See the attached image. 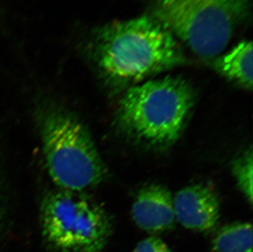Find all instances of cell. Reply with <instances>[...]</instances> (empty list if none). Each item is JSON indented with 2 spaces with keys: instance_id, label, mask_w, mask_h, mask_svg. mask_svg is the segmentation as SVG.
<instances>
[{
  "instance_id": "1",
  "label": "cell",
  "mask_w": 253,
  "mask_h": 252,
  "mask_svg": "<svg viewBox=\"0 0 253 252\" xmlns=\"http://www.w3.org/2000/svg\"><path fill=\"white\" fill-rule=\"evenodd\" d=\"M84 52L103 77L120 85L139 83L188 62L178 40L152 16L96 29Z\"/></svg>"
},
{
  "instance_id": "2",
  "label": "cell",
  "mask_w": 253,
  "mask_h": 252,
  "mask_svg": "<svg viewBox=\"0 0 253 252\" xmlns=\"http://www.w3.org/2000/svg\"><path fill=\"white\" fill-rule=\"evenodd\" d=\"M48 174L57 188L82 192L98 185L105 167L82 121L50 98L36 102L34 112Z\"/></svg>"
},
{
  "instance_id": "3",
  "label": "cell",
  "mask_w": 253,
  "mask_h": 252,
  "mask_svg": "<svg viewBox=\"0 0 253 252\" xmlns=\"http://www.w3.org/2000/svg\"><path fill=\"white\" fill-rule=\"evenodd\" d=\"M196 94L189 82L174 76L152 80L127 89L120 101V125L134 138L164 147L181 134Z\"/></svg>"
},
{
  "instance_id": "4",
  "label": "cell",
  "mask_w": 253,
  "mask_h": 252,
  "mask_svg": "<svg viewBox=\"0 0 253 252\" xmlns=\"http://www.w3.org/2000/svg\"><path fill=\"white\" fill-rule=\"evenodd\" d=\"M252 0H154L152 17L192 52L220 55L251 17Z\"/></svg>"
},
{
  "instance_id": "5",
  "label": "cell",
  "mask_w": 253,
  "mask_h": 252,
  "mask_svg": "<svg viewBox=\"0 0 253 252\" xmlns=\"http://www.w3.org/2000/svg\"><path fill=\"white\" fill-rule=\"evenodd\" d=\"M43 240L54 252H102L112 224L100 205L82 192L55 188L40 207Z\"/></svg>"
},
{
  "instance_id": "6",
  "label": "cell",
  "mask_w": 253,
  "mask_h": 252,
  "mask_svg": "<svg viewBox=\"0 0 253 252\" xmlns=\"http://www.w3.org/2000/svg\"><path fill=\"white\" fill-rule=\"evenodd\" d=\"M175 220L191 230H211L220 218V202L212 188L205 184L189 186L173 198Z\"/></svg>"
},
{
  "instance_id": "7",
  "label": "cell",
  "mask_w": 253,
  "mask_h": 252,
  "mask_svg": "<svg viewBox=\"0 0 253 252\" xmlns=\"http://www.w3.org/2000/svg\"><path fill=\"white\" fill-rule=\"evenodd\" d=\"M131 214L143 230L149 233L168 230L175 221L171 193L165 187L156 184L143 188L133 202Z\"/></svg>"
},
{
  "instance_id": "8",
  "label": "cell",
  "mask_w": 253,
  "mask_h": 252,
  "mask_svg": "<svg viewBox=\"0 0 253 252\" xmlns=\"http://www.w3.org/2000/svg\"><path fill=\"white\" fill-rule=\"evenodd\" d=\"M208 64L227 80L251 90L253 83V43L243 41L225 54L208 59Z\"/></svg>"
},
{
  "instance_id": "9",
  "label": "cell",
  "mask_w": 253,
  "mask_h": 252,
  "mask_svg": "<svg viewBox=\"0 0 253 252\" xmlns=\"http://www.w3.org/2000/svg\"><path fill=\"white\" fill-rule=\"evenodd\" d=\"M253 226L238 222L223 227L211 242L214 252H253Z\"/></svg>"
},
{
  "instance_id": "10",
  "label": "cell",
  "mask_w": 253,
  "mask_h": 252,
  "mask_svg": "<svg viewBox=\"0 0 253 252\" xmlns=\"http://www.w3.org/2000/svg\"><path fill=\"white\" fill-rule=\"evenodd\" d=\"M232 171L239 189L244 193L247 200L253 204V160L252 149L235 159Z\"/></svg>"
},
{
  "instance_id": "11",
  "label": "cell",
  "mask_w": 253,
  "mask_h": 252,
  "mask_svg": "<svg viewBox=\"0 0 253 252\" xmlns=\"http://www.w3.org/2000/svg\"><path fill=\"white\" fill-rule=\"evenodd\" d=\"M134 252H173L160 238L150 237L138 243Z\"/></svg>"
},
{
  "instance_id": "12",
  "label": "cell",
  "mask_w": 253,
  "mask_h": 252,
  "mask_svg": "<svg viewBox=\"0 0 253 252\" xmlns=\"http://www.w3.org/2000/svg\"><path fill=\"white\" fill-rule=\"evenodd\" d=\"M6 213V200H5L4 188L2 187V174L0 171V228L2 227Z\"/></svg>"
}]
</instances>
